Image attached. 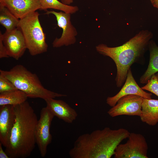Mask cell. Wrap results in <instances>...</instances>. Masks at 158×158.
I'll use <instances>...</instances> for the list:
<instances>
[{"label": "cell", "mask_w": 158, "mask_h": 158, "mask_svg": "<svg viewBox=\"0 0 158 158\" xmlns=\"http://www.w3.org/2000/svg\"><path fill=\"white\" fill-rule=\"evenodd\" d=\"M130 133L125 128L113 130L106 127L83 134L75 141L69 156L71 158H110L117 146Z\"/></svg>", "instance_id": "1"}, {"label": "cell", "mask_w": 158, "mask_h": 158, "mask_svg": "<svg viewBox=\"0 0 158 158\" xmlns=\"http://www.w3.org/2000/svg\"><path fill=\"white\" fill-rule=\"evenodd\" d=\"M15 119L5 152L10 158H25L30 156L36 143L37 118L27 101L14 106Z\"/></svg>", "instance_id": "2"}, {"label": "cell", "mask_w": 158, "mask_h": 158, "mask_svg": "<svg viewBox=\"0 0 158 158\" xmlns=\"http://www.w3.org/2000/svg\"><path fill=\"white\" fill-rule=\"evenodd\" d=\"M152 37L151 32L142 30L120 46L110 47L101 44L96 47L98 53L109 57L115 63L117 72L115 80L118 87H120L125 82L132 64L143 63L144 54Z\"/></svg>", "instance_id": "3"}, {"label": "cell", "mask_w": 158, "mask_h": 158, "mask_svg": "<svg viewBox=\"0 0 158 158\" xmlns=\"http://www.w3.org/2000/svg\"><path fill=\"white\" fill-rule=\"evenodd\" d=\"M0 74L10 81L17 89L24 92L28 97L44 100L67 96L45 88L37 75L22 65H17L8 71L0 70Z\"/></svg>", "instance_id": "4"}, {"label": "cell", "mask_w": 158, "mask_h": 158, "mask_svg": "<svg viewBox=\"0 0 158 158\" xmlns=\"http://www.w3.org/2000/svg\"><path fill=\"white\" fill-rule=\"evenodd\" d=\"M39 13L35 11L20 19L17 28L22 33L27 49L35 56L47 51L46 35L40 24Z\"/></svg>", "instance_id": "5"}, {"label": "cell", "mask_w": 158, "mask_h": 158, "mask_svg": "<svg viewBox=\"0 0 158 158\" xmlns=\"http://www.w3.org/2000/svg\"><path fill=\"white\" fill-rule=\"evenodd\" d=\"M128 140L116 148L114 158H148V146L146 139L140 133H130Z\"/></svg>", "instance_id": "6"}, {"label": "cell", "mask_w": 158, "mask_h": 158, "mask_svg": "<svg viewBox=\"0 0 158 158\" xmlns=\"http://www.w3.org/2000/svg\"><path fill=\"white\" fill-rule=\"evenodd\" d=\"M54 116L47 106L41 110L40 118L36 126L35 137L36 143L42 157L46 155L47 147L52 141L50 128Z\"/></svg>", "instance_id": "7"}, {"label": "cell", "mask_w": 158, "mask_h": 158, "mask_svg": "<svg viewBox=\"0 0 158 158\" xmlns=\"http://www.w3.org/2000/svg\"><path fill=\"white\" fill-rule=\"evenodd\" d=\"M46 14H52L56 17L57 25L62 30L61 37L56 38L53 41V47L59 48L74 44L76 42L75 37L78 33L76 28L72 25L71 21V14L61 11H47Z\"/></svg>", "instance_id": "8"}, {"label": "cell", "mask_w": 158, "mask_h": 158, "mask_svg": "<svg viewBox=\"0 0 158 158\" xmlns=\"http://www.w3.org/2000/svg\"><path fill=\"white\" fill-rule=\"evenodd\" d=\"M143 98L135 95L123 96L109 110L107 113L112 117L122 115L140 116Z\"/></svg>", "instance_id": "9"}, {"label": "cell", "mask_w": 158, "mask_h": 158, "mask_svg": "<svg viewBox=\"0 0 158 158\" xmlns=\"http://www.w3.org/2000/svg\"><path fill=\"white\" fill-rule=\"evenodd\" d=\"M4 44L9 57L18 60L27 49L25 40L20 30L18 28L2 34Z\"/></svg>", "instance_id": "10"}, {"label": "cell", "mask_w": 158, "mask_h": 158, "mask_svg": "<svg viewBox=\"0 0 158 158\" xmlns=\"http://www.w3.org/2000/svg\"><path fill=\"white\" fill-rule=\"evenodd\" d=\"M130 95H139L147 99H152V94L144 91L137 84L133 75L131 68L128 71L125 83L121 90L114 96L108 97L106 103L110 106L113 107L120 98Z\"/></svg>", "instance_id": "11"}, {"label": "cell", "mask_w": 158, "mask_h": 158, "mask_svg": "<svg viewBox=\"0 0 158 158\" xmlns=\"http://www.w3.org/2000/svg\"><path fill=\"white\" fill-rule=\"evenodd\" d=\"M14 106L4 105L0 107V141L6 147L7 145L15 119Z\"/></svg>", "instance_id": "12"}, {"label": "cell", "mask_w": 158, "mask_h": 158, "mask_svg": "<svg viewBox=\"0 0 158 158\" xmlns=\"http://www.w3.org/2000/svg\"><path fill=\"white\" fill-rule=\"evenodd\" d=\"M0 5L5 6L19 19L41 7L39 0H4Z\"/></svg>", "instance_id": "13"}, {"label": "cell", "mask_w": 158, "mask_h": 158, "mask_svg": "<svg viewBox=\"0 0 158 158\" xmlns=\"http://www.w3.org/2000/svg\"><path fill=\"white\" fill-rule=\"evenodd\" d=\"M49 98L44 99L46 106L54 116L66 123H72L78 116L76 111L64 101Z\"/></svg>", "instance_id": "14"}, {"label": "cell", "mask_w": 158, "mask_h": 158, "mask_svg": "<svg viewBox=\"0 0 158 158\" xmlns=\"http://www.w3.org/2000/svg\"><path fill=\"white\" fill-rule=\"evenodd\" d=\"M143 122L154 126L158 123V99L143 98L141 115Z\"/></svg>", "instance_id": "15"}, {"label": "cell", "mask_w": 158, "mask_h": 158, "mask_svg": "<svg viewBox=\"0 0 158 158\" xmlns=\"http://www.w3.org/2000/svg\"><path fill=\"white\" fill-rule=\"evenodd\" d=\"M150 60L147 68L140 79L142 84H147L152 76L158 72V46L153 40L149 42Z\"/></svg>", "instance_id": "16"}, {"label": "cell", "mask_w": 158, "mask_h": 158, "mask_svg": "<svg viewBox=\"0 0 158 158\" xmlns=\"http://www.w3.org/2000/svg\"><path fill=\"white\" fill-rule=\"evenodd\" d=\"M28 97L19 90L0 93V106H13L20 104L27 101Z\"/></svg>", "instance_id": "17"}, {"label": "cell", "mask_w": 158, "mask_h": 158, "mask_svg": "<svg viewBox=\"0 0 158 158\" xmlns=\"http://www.w3.org/2000/svg\"><path fill=\"white\" fill-rule=\"evenodd\" d=\"M19 20L6 7L0 5V23L5 28L6 31L17 28Z\"/></svg>", "instance_id": "18"}, {"label": "cell", "mask_w": 158, "mask_h": 158, "mask_svg": "<svg viewBox=\"0 0 158 158\" xmlns=\"http://www.w3.org/2000/svg\"><path fill=\"white\" fill-rule=\"evenodd\" d=\"M41 5L40 10H47L53 9L65 13L73 14L78 11L77 6H71L63 4L58 0H39Z\"/></svg>", "instance_id": "19"}, {"label": "cell", "mask_w": 158, "mask_h": 158, "mask_svg": "<svg viewBox=\"0 0 158 158\" xmlns=\"http://www.w3.org/2000/svg\"><path fill=\"white\" fill-rule=\"evenodd\" d=\"M141 88L158 96V80L155 74L153 75L149 82Z\"/></svg>", "instance_id": "20"}, {"label": "cell", "mask_w": 158, "mask_h": 158, "mask_svg": "<svg viewBox=\"0 0 158 158\" xmlns=\"http://www.w3.org/2000/svg\"><path fill=\"white\" fill-rule=\"evenodd\" d=\"M17 89L10 81L0 74V93Z\"/></svg>", "instance_id": "21"}, {"label": "cell", "mask_w": 158, "mask_h": 158, "mask_svg": "<svg viewBox=\"0 0 158 158\" xmlns=\"http://www.w3.org/2000/svg\"><path fill=\"white\" fill-rule=\"evenodd\" d=\"M2 32H0V58H8V55L6 48L4 44L2 38Z\"/></svg>", "instance_id": "22"}, {"label": "cell", "mask_w": 158, "mask_h": 158, "mask_svg": "<svg viewBox=\"0 0 158 158\" xmlns=\"http://www.w3.org/2000/svg\"><path fill=\"white\" fill-rule=\"evenodd\" d=\"M2 144L0 142V158H10L5 152H4L2 147Z\"/></svg>", "instance_id": "23"}, {"label": "cell", "mask_w": 158, "mask_h": 158, "mask_svg": "<svg viewBox=\"0 0 158 158\" xmlns=\"http://www.w3.org/2000/svg\"><path fill=\"white\" fill-rule=\"evenodd\" d=\"M61 2L63 4L66 5H70L72 3L74 0H61Z\"/></svg>", "instance_id": "24"}, {"label": "cell", "mask_w": 158, "mask_h": 158, "mask_svg": "<svg viewBox=\"0 0 158 158\" xmlns=\"http://www.w3.org/2000/svg\"><path fill=\"white\" fill-rule=\"evenodd\" d=\"M153 6L158 8V0H150Z\"/></svg>", "instance_id": "25"}, {"label": "cell", "mask_w": 158, "mask_h": 158, "mask_svg": "<svg viewBox=\"0 0 158 158\" xmlns=\"http://www.w3.org/2000/svg\"><path fill=\"white\" fill-rule=\"evenodd\" d=\"M155 75L156 76L157 80H158V72L155 74Z\"/></svg>", "instance_id": "26"}, {"label": "cell", "mask_w": 158, "mask_h": 158, "mask_svg": "<svg viewBox=\"0 0 158 158\" xmlns=\"http://www.w3.org/2000/svg\"><path fill=\"white\" fill-rule=\"evenodd\" d=\"M4 0H0V4H2Z\"/></svg>", "instance_id": "27"}]
</instances>
